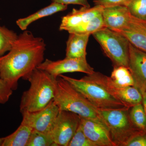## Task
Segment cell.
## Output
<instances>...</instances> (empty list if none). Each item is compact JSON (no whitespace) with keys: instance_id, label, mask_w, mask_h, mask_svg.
<instances>
[{"instance_id":"cell-1","label":"cell","mask_w":146,"mask_h":146,"mask_svg":"<svg viewBox=\"0 0 146 146\" xmlns=\"http://www.w3.org/2000/svg\"><path fill=\"white\" fill-rule=\"evenodd\" d=\"M46 47L43 38L26 30L18 35L8 53L0 57V75L13 91L20 79L28 80L44 61Z\"/></svg>"},{"instance_id":"cell-2","label":"cell","mask_w":146,"mask_h":146,"mask_svg":"<svg viewBox=\"0 0 146 146\" xmlns=\"http://www.w3.org/2000/svg\"><path fill=\"white\" fill-rule=\"evenodd\" d=\"M28 80L31 85L21 97L20 109L22 114L44 108L53 100L57 89V78L38 68L33 72Z\"/></svg>"},{"instance_id":"cell-3","label":"cell","mask_w":146,"mask_h":146,"mask_svg":"<svg viewBox=\"0 0 146 146\" xmlns=\"http://www.w3.org/2000/svg\"><path fill=\"white\" fill-rule=\"evenodd\" d=\"M59 77L53 99L59 110L73 112L85 119L103 122L98 109L70 82Z\"/></svg>"},{"instance_id":"cell-4","label":"cell","mask_w":146,"mask_h":146,"mask_svg":"<svg viewBox=\"0 0 146 146\" xmlns=\"http://www.w3.org/2000/svg\"><path fill=\"white\" fill-rule=\"evenodd\" d=\"M62 78L81 93L98 110H110L130 108L110 94L101 86L86 76L80 79L60 75Z\"/></svg>"},{"instance_id":"cell-5","label":"cell","mask_w":146,"mask_h":146,"mask_svg":"<svg viewBox=\"0 0 146 146\" xmlns=\"http://www.w3.org/2000/svg\"><path fill=\"white\" fill-rule=\"evenodd\" d=\"M129 108L98 110L100 117L108 127L112 141L116 146H126L132 137L142 131L131 122L129 113Z\"/></svg>"},{"instance_id":"cell-6","label":"cell","mask_w":146,"mask_h":146,"mask_svg":"<svg viewBox=\"0 0 146 146\" xmlns=\"http://www.w3.org/2000/svg\"><path fill=\"white\" fill-rule=\"evenodd\" d=\"M92 35L114 67H128L129 42L125 36L107 27L94 33Z\"/></svg>"},{"instance_id":"cell-7","label":"cell","mask_w":146,"mask_h":146,"mask_svg":"<svg viewBox=\"0 0 146 146\" xmlns=\"http://www.w3.org/2000/svg\"><path fill=\"white\" fill-rule=\"evenodd\" d=\"M86 76L99 84L110 94L129 107L142 103L143 95L134 86H118L114 83L110 77L99 72H94Z\"/></svg>"},{"instance_id":"cell-8","label":"cell","mask_w":146,"mask_h":146,"mask_svg":"<svg viewBox=\"0 0 146 146\" xmlns=\"http://www.w3.org/2000/svg\"><path fill=\"white\" fill-rule=\"evenodd\" d=\"M80 119L81 117L77 114L60 110L49 133L56 146H68Z\"/></svg>"},{"instance_id":"cell-9","label":"cell","mask_w":146,"mask_h":146,"mask_svg":"<svg viewBox=\"0 0 146 146\" xmlns=\"http://www.w3.org/2000/svg\"><path fill=\"white\" fill-rule=\"evenodd\" d=\"M37 68L46 71L56 78L65 73L79 72L87 75L95 72L86 58H73L65 57L64 59L56 61L46 59Z\"/></svg>"},{"instance_id":"cell-10","label":"cell","mask_w":146,"mask_h":146,"mask_svg":"<svg viewBox=\"0 0 146 146\" xmlns=\"http://www.w3.org/2000/svg\"><path fill=\"white\" fill-rule=\"evenodd\" d=\"M59 111L53 100L41 110L22 113V121L31 127L33 130L49 133Z\"/></svg>"},{"instance_id":"cell-11","label":"cell","mask_w":146,"mask_h":146,"mask_svg":"<svg viewBox=\"0 0 146 146\" xmlns=\"http://www.w3.org/2000/svg\"><path fill=\"white\" fill-rule=\"evenodd\" d=\"M128 68L133 78V86L143 95L146 91V53L130 42Z\"/></svg>"},{"instance_id":"cell-12","label":"cell","mask_w":146,"mask_h":146,"mask_svg":"<svg viewBox=\"0 0 146 146\" xmlns=\"http://www.w3.org/2000/svg\"><path fill=\"white\" fill-rule=\"evenodd\" d=\"M80 125L85 136L95 146H116L104 122L81 117Z\"/></svg>"},{"instance_id":"cell-13","label":"cell","mask_w":146,"mask_h":146,"mask_svg":"<svg viewBox=\"0 0 146 146\" xmlns=\"http://www.w3.org/2000/svg\"><path fill=\"white\" fill-rule=\"evenodd\" d=\"M103 8L101 6L95 5L92 7H82L79 9H73L72 12L62 17L59 30L68 32L80 26L101 13Z\"/></svg>"},{"instance_id":"cell-14","label":"cell","mask_w":146,"mask_h":146,"mask_svg":"<svg viewBox=\"0 0 146 146\" xmlns=\"http://www.w3.org/2000/svg\"><path fill=\"white\" fill-rule=\"evenodd\" d=\"M125 36L134 46L146 53V21L131 15L127 25L117 31Z\"/></svg>"},{"instance_id":"cell-15","label":"cell","mask_w":146,"mask_h":146,"mask_svg":"<svg viewBox=\"0 0 146 146\" xmlns=\"http://www.w3.org/2000/svg\"><path fill=\"white\" fill-rule=\"evenodd\" d=\"M102 15L106 27L115 31L126 26L131 15L127 7L124 6L104 7Z\"/></svg>"},{"instance_id":"cell-16","label":"cell","mask_w":146,"mask_h":146,"mask_svg":"<svg viewBox=\"0 0 146 146\" xmlns=\"http://www.w3.org/2000/svg\"><path fill=\"white\" fill-rule=\"evenodd\" d=\"M90 35L70 33L66 42V57L86 58V48Z\"/></svg>"},{"instance_id":"cell-17","label":"cell","mask_w":146,"mask_h":146,"mask_svg":"<svg viewBox=\"0 0 146 146\" xmlns=\"http://www.w3.org/2000/svg\"><path fill=\"white\" fill-rule=\"evenodd\" d=\"M68 9V5L58 3L52 2L50 5L38 10L31 15L21 18L16 21V23L18 27L22 30H26L29 25L39 19L51 16L53 14L64 11Z\"/></svg>"},{"instance_id":"cell-18","label":"cell","mask_w":146,"mask_h":146,"mask_svg":"<svg viewBox=\"0 0 146 146\" xmlns=\"http://www.w3.org/2000/svg\"><path fill=\"white\" fill-rule=\"evenodd\" d=\"M33 129L22 121L13 133L5 137L2 146H27Z\"/></svg>"},{"instance_id":"cell-19","label":"cell","mask_w":146,"mask_h":146,"mask_svg":"<svg viewBox=\"0 0 146 146\" xmlns=\"http://www.w3.org/2000/svg\"><path fill=\"white\" fill-rule=\"evenodd\" d=\"M105 27H106L105 25L101 13L95 16L87 23L80 26L72 29L68 32L69 33L91 35Z\"/></svg>"},{"instance_id":"cell-20","label":"cell","mask_w":146,"mask_h":146,"mask_svg":"<svg viewBox=\"0 0 146 146\" xmlns=\"http://www.w3.org/2000/svg\"><path fill=\"white\" fill-rule=\"evenodd\" d=\"M110 77L118 86H134V81L130 71L128 68L124 66L114 67Z\"/></svg>"},{"instance_id":"cell-21","label":"cell","mask_w":146,"mask_h":146,"mask_svg":"<svg viewBox=\"0 0 146 146\" xmlns=\"http://www.w3.org/2000/svg\"><path fill=\"white\" fill-rule=\"evenodd\" d=\"M129 113L134 126L139 130L146 132V115L142 103L129 108Z\"/></svg>"},{"instance_id":"cell-22","label":"cell","mask_w":146,"mask_h":146,"mask_svg":"<svg viewBox=\"0 0 146 146\" xmlns=\"http://www.w3.org/2000/svg\"><path fill=\"white\" fill-rule=\"evenodd\" d=\"M18 36L13 31L0 25V57L11 49Z\"/></svg>"},{"instance_id":"cell-23","label":"cell","mask_w":146,"mask_h":146,"mask_svg":"<svg viewBox=\"0 0 146 146\" xmlns=\"http://www.w3.org/2000/svg\"><path fill=\"white\" fill-rule=\"evenodd\" d=\"M27 146H57L49 133L33 130Z\"/></svg>"},{"instance_id":"cell-24","label":"cell","mask_w":146,"mask_h":146,"mask_svg":"<svg viewBox=\"0 0 146 146\" xmlns=\"http://www.w3.org/2000/svg\"><path fill=\"white\" fill-rule=\"evenodd\" d=\"M127 7L131 16L146 21V0H131Z\"/></svg>"},{"instance_id":"cell-25","label":"cell","mask_w":146,"mask_h":146,"mask_svg":"<svg viewBox=\"0 0 146 146\" xmlns=\"http://www.w3.org/2000/svg\"><path fill=\"white\" fill-rule=\"evenodd\" d=\"M68 146H95L86 137L80 124Z\"/></svg>"},{"instance_id":"cell-26","label":"cell","mask_w":146,"mask_h":146,"mask_svg":"<svg viewBox=\"0 0 146 146\" xmlns=\"http://www.w3.org/2000/svg\"><path fill=\"white\" fill-rule=\"evenodd\" d=\"M13 90L0 75V104H4L8 101L13 94Z\"/></svg>"},{"instance_id":"cell-27","label":"cell","mask_w":146,"mask_h":146,"mask_svg":"<svg viewBox=\"0 0 146 146\" xmlns=\"http://www.w3.org/2000/svg\"><path fill=\"white\" fill-rule=\"evenodd\" d=\"M131 0H93L95 5H100L103 7H110L116 6L128 5Z\"/></svg>"},{"instance_id":"cell-28","label":"cell","mask_w":146,"mask_h":146,"mask_svg":"<svg viewBox=\"0 0 146 146\" xmlns=\"http://www.w3.org/2000/svg\"><path fill=\"white\" fill-rule=\"evenodd\" d=\"M126 146H146V132L142 131L132 137Z\"/></svg>"},{"instance_id":"cell-29","label":"cell","mask_w":146,"mask_h":146,"mask_svg":"<svg viewBox=\"0 0 146 146\" xmlns=\"http://www.w3.org/2000/svg\"><path fill=\"white\" fill-rule=\"evenodd\" d=\"M51 1L52 2L58 3L67 5L71 4L78 5L84 7H91L87 0H51Z\"/></svg>"},{"instance_id":"cell-30","label":"cell","mask_w":146,"mask_h":146,"mask_svg":"<svg viewBox=\"0 0 146 146\" xmlns=\"http://www.w3.org/2000/svg\"><path fill=\"white\" fill-rule=\"evenodd\" d=\"M142 104L145 110V112L146 115V91L143 95V101H142Z\"/></svg>"},{"instance_id":"cell-31","label":"cell","mask_w":146,"mask_h":146,"mask_svg":"<svg viewBox=\"0 0 146 146\" xmlns=\"http://www.w3.org/2000/svg\"><path fill=\"white\" fill-rule=\"evenodd\" d=\"M5 138H0V146H2L3 144V143L4 141Z\"/></svg>"},{"instance_id":"cell-32","label":"cell","mask_w":146,"mask_h":146,"mask_svg":"<svg viewBox=\"0 0 146 146\" xmlns=\"http://www.w3.org/2000/svg\"></svg>"}]
</instances>
